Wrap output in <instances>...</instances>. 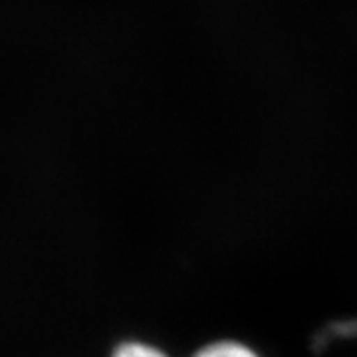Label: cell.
Here are the masks:
<instances>
[{"mask_svg":"<svg viewBox=\"0 0 357 357\" xmlns=\"http://www.w3.org/2000/svg\"><path fill=\"white\" fill-rule=\"evenodd\" d=\"M189 357H264L255 345L236 337H218L197 347Z\"/></svg>","mask_w":357,"mask_h":357,"instance_id":"6da1fadb","label":"cell"},{"mask_svg":"<svg viewBox=\"0 0 357 357\" xmlns=\"http://www.w3.org/2000/svg\"><path fill=\"white\" fill-rule=\"evenodd\" d=\"M107 357H173L165 347L143 337H126L112 347Z\"/></svg>","mask_w":357,"mask_h":357,"instance_id":"7a4b0ae2","label":"cell"}]
</instances>
